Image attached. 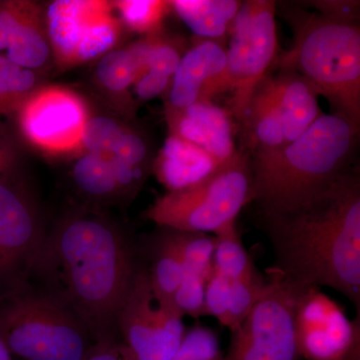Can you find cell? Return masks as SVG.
I'll return each instance as SVG.
<instances>
[{
	"mask_svg": "<svg viewBox=\"0 0 360 360\" xmlns=\"http://www.w3.org/2000/svg\"><path fill=\"white\" fill-rule=\"evenodd\" d=\"M139 266L117 225L72 213L45 232L25 278L77 315L94 340H112Z\"/></svg>",
	"mask_w": 360,
	"mask_h": 360,
	"instance_id": "6da1fadb",
	"label": "cell"
},
{
	"mask_svg": "<svg viewBox=\"0 0 360 360\" xmlns=\"http://www.w3.org/2000/svg\"><path fill=\"white\" fill-rule=\"evenodd\" d=\"M274 266L307 288H329L360 311V176L350 168L321 193L262 215Z\"/></svg>",
	"mask_w": 360,
	"mask_h": 360,
	"instance_id": "7a4b0ae2",
	"label": "cell"
},
{
	"mask_svg": "<svg viewBox=\"0 0 360 360\" xmlns=\"http://www.w3.org/2000/svg\"><path fill=\"white\" fill-rule=\"evenodd\" d=\"M359 134L345 118L323 113L281 150L251 158V202L260 217L295 207L350 169Z\"/></svg>",
	"mask_w": 360,
	"mask_h": 360,
	"instance_id": "3957f363",
	"label": "cell"
},
{
	"mask_svg": "<svg viewBox=\"0 0 360 360\" xmlns=\"http://www.w3.org/2000/svg\"><path fill=\"white\" fill-rule=\"evenodd\" d=\"M295 4H277L293 40L276 66L304 77L319 96L326 97L333 113L359 131V21L328 18Z\"/></svg>",
	"mask_w": 360,
	"mask_h": 360,
	"instance_id": "277c9868",
	"label": "cell"
},
{
	"mask_svg": "<svg viewBox=\"0 0 360 360\" xmlns=\"http://www.w3.org/2000/svg\"><path fill=\"white\" fill-rule=\"evenodd\" d=\"M0 340L25 360H84L96 341L77 315L25 278L0 292Z\"/></svg>",
	"mask_w": 360,
	"mask_h": 360,
	"instance_id": "5b68a950",
	"label": "cell"
},
{
	"mask_svg": "<svg viewBox=\"0 0 360 360\" xmlns=\"http://www.w3.org/2000/svg\"><path fill=\"white\" fill-rule=\"evenodd\" d=\"M251 193L252 160L240 148L205 181L156 198L143 217L163 229L215 234L236 221L251 202Z\"/></svg>",
	"mask_w": 360,
	"mask_h": 360,
	"instance_id": "8992f818",
	"label": "cell"
},
{
	"mask_svg": "<svg viewBox=\"0 0 360 360\" xmlns=\"http://www.w3.org/2000/svg\"><path fill=\"white\" fill-rule=\"evenodd\" d=\"M264 295L248 316L231 331L229 352L220 360H300L295 309L303 286L277 267L265 270Z\"/></svg>",
	"mask_w": 360,
	"mask_h": 360,
	"instance_id": "52a82bcc",
	"label": "cell"
},
{
	"mask_svg": "<svg viewBox=\"0 0 360 360\" xmlns=\"http://www.w3.org/2000/svg\"><path fill=\"white\" fill-rule=\"evenodd\" d=\"M277 2H243L234 20L227 49V92L232 116L241 123L257 87L269 77L278 58Z\"/></svg>",
	"mask_w": 360,
	"mask_h": 360,
	"instance_id": "ba28073f",
	"label": "cell"
},
{
	"mask_svg": "<svg viewBox=\"0 0 360 360\" xmlns=\"http://www.w3.org/2000/svg\"><path fill=\"white\" fill-rule=\"evenodd\" d=\"M113 4L97 0H56L45 13L51 52L61 68H72L112 51L122 35Z\"/></svg>",
	"mask_w": 360,
	"mask_h": 360,
	"instance_id": "9c48e42d",
	"label": "cell"
},
{
	"mask_svg": "<svg viewBox=\"0 0 360 360\" xmlns=\"http://www.w3.org/2000/svg\"><path fill=\"white\" fill-rule=\"evenodd\" d=\"M184 319L174 305L158 302L139 265L117 319V333L134 359L170 360L186 333Z\"/></svg>",
	"mask_w": 360,
	"mask_h": 360,
	"instance_id": "30bf717a",
	"label": "cell"
},
{
	"mask_svg": "<svg viewBox=\"0 0 360 360\" xmlns=\"http://www.w3.org/2000/svg\"><path fill=\"white\" fill-rule=\"evenodd\" d=\"M295 336L300 360H360V315L349 319L319 288L298 296Z\"/></svg>",
	"mask_w": 360,
	"mask_h": 360,
	"instance_id": "8fae6325",
	"label": "cell"
},
{
	"mask_svg": "<svg viewBox=\"0 0 360 360\" xmlns=\"http://www.w3.org/2000/svg\"><path fill=\"white\" fill-rule=\"evenodd\" d=\"M16 115L23 137L44 153L65 155L82 148L89 110L72 90L58 85L33 90Z\"/></svg>",
	"mask_w": 360,
	"mask_h": 360,
	"instance_id": "7c38bea8",
	"label": "cell"
},
{
	"mask_svg": "<svg viewBox=\"0 0 360 360\" xmlns=\"http://www.w3.org/2000/svg\"><path fill=\"white\" fill-rule=\"evenodd\" d=\"M9 174L0 175V292L25 278L45 236L32 196Z\"/></svg>",
	"mask_w": 360,
	"mask_h": 360,
	"instance_id": "4fadbf2b",
	"label": "cell"
},
{
	"mask_svg": "<svg viewBox=\"0 0 360 360\" xmlns=\"http://www.w3.org/2000/svg\"><path fill=\"white\" fill-rule=\"evenodd\" d=\"M224 42L195 39L184 56L170 84L167 104L186 108L212 101L227 92V49Z\"/></svg>",
	"mask_w": 360,
	"mask_h": 360,
	"instance_id": "5bb4252c",
	"label": "cell"
},
{
	"mask_svg": "<svg viewBox=\"0 0 360 360\" xmlns=\"http://www.w3.org/2000/svg\"><path fill=\"white\" fill-rule=\"evenodd\" d=\"M45 20L37 4L0 1V54L20 68H41L51 56Z\"/></svg>",
	"mask_w": 360,
	"mask_h": 360,
	"instance_id": "9a60e30c",
	"label": "cell"
},
{
	"mask_svg": "<svg viewBox=\"0 0 360 360\" xmlns=\"http://www.w3.org/2000/svg\"><path fill=\"white\" fill-rule=\"evenodd\" d=\"M232 118L229 110L212 101H200L186 108H175L165 103L169 134L198 146L220 163L231 160L238 150Z\"/></svg>",
	"mask_w": 360,
	"mask_h": 360,
	"instance_id": "2e32d148",
	"label": "cell"
},
{
	"mask_svg": "<svg viewBox=\"0 0 360 360\" xmlns=\"http://www.w3.org/2000/svg\"><path fill=\"white\" fill-rule=\"evenodd\" d=\"M224 165L198 146L169 134L153 161V172L167 193H172L205 181Z\"/></svg>",
	"mask_w": 360,
	"mask_h": 360,
	"instance_id": "e0dca14e",
	"label": "cell"
},
{
	"mask_svg": "<svg viewBox=\"0 0 360 360\" xmlns=\"http://www.w3.org/2000/svg\"><path fill=\"white\" fill-rule=\"evenodd\" d=\"M267 79L283 117L286 146L323 115L319 108V96L311 84L295 71L278 70Z\"/></svg>",
	"mask_w": 360,
	"mask_h": 360,
	"instance_id": "ac0fdd59",
	"label": "cell"
},
{
	"mask_svg": "<svg viewBox=\"0 0 360 360\" xmlns=\"http://www.w3.org/2000/svg\"><path fill=\"white\" fill-rule=\"evenodd\" d=\"M267 77L257 87L241 122L255 153L252 160L272 155L285 146L283 117Z\"/></svg>",
	"mask_w": 360,
	"mask_h": 360,
	"instance_id": "d6986e66",
	"label": "cell"
},
{
	"mask_svg": "<svg viewBox=\"0 0 360 360\" xmlns=\"http://www.w3.org/2000/svg\"><path fill=\"white\" fill-rule=\"evenodd\" d=\"M170 9L198 39L226 42L243 1L238 0H174Z\"/></svg>",
	"mask_w": 360,
	"mask_h": 360,
	"instance_id": "ffe728a7",
	"label": "cell"
},
{
	"mask_svg": "<svg viewBox=\"0 0 360 360\" xmlns=\"http://www.w3.org/2000/svg\"><path fill=\"white\" fill-rule=\"evenodd\" d=\"M162 229L151 245L148 271L151 288L158 302L172 305L175 291L184 277V264L175 232Z\"/></svg>",
	"mask_w": 360,
	"mask_h": 360,
	"instance_id": "44dd1931",
	"label": "cell"
},
{
	"mask_svg": "<svg viewBox=\"0 0 360 360\" xmlns=\"http://www.w3.org/2000/svg\"><path fill=\"white\" fill-rule=\"evenodd\" d=\"M213 236V269L217 274L233 281L257 271L255 262L243 245L236 221L225 225Z\"/></svg>",
	"mask_w": 360,
	"mask_h": 360,
	"instance_id": "7402d4cb",
	"label": "cell"
},
{
	"mask_svg": "<svg viewBox=\"0 0 360 360\" xmlns=\"http://www.w3.org/2000/svg\"><path fill=\"white\" fill-rule=\"evenodd\" d=\"M110 158L86 153L78 158L72 177L80 191L96 200L120 196Z\"/></svg>",
	"mask_w": 360,
	"mask_h": 360,
	"instance_id": "603a6c76",
	"label": "cell"
},
{
	"mask_svg": "<svg viewBox=\"0 0 360 360\" xmlns=\"http://www.w3.org/2000/svg\"><path fill=\"white\" fill-rule=\"evenodd\" d=\"M142 73L141 63L129 47L108 51L99 59L96 77L108 91L123 94Z\"/></svg>",
	"mask_w": 360,
	"mask_h": 360,
	"instance_id": "cb8c5ba5",
	"label": "cell"
},
{
	"mask_svg": "<svg viewBox=\"0 0 360 360\" xmlns=\"http://www.w3.org/2000/svg\"><path fill=\"white\" fill-rule=\"evenodd\" d=\"M37 77L0 54V120L16 115L33 92Z\"/></svg>",
	"mask_w": 360,
	"mask_h": 360,
	"instance_id": "d4e9b609",
	"label": "cell"
},
{
	"mask_svg": "<svg viewBox=\"0 0 360 360\" xmlns=\"http://www.w3.org/2000/svg\"><path fill=\"white\" fill-rule=\"evenodd\" d=\"M130 49L141 63L142 73L150 70L170 78L174 77L184 54L174 41L161 37V32L148 35Z\"/></svg>",
	"mask_w": 360,
	"mask_h": 360,
	"instance_id": "484cf974",
	"label": "cell"
},
{
	"mask_svg": "<svg viewBox=\"0 0 360 360\" xmlns=\"http://www.w3.org/2000/svg\"><path fill=\"white\" fill-rule=\"evenodd\" d=\"M112 4L123 25L148 37L161 32L170 11L169 1L162 0H120Z\"/></svg>",
	"mask_w": 360,
	"mask_h": 360,
	"instance_id": "4316f807",
	"label": "cell"
},
{
	"mask_svg": "<svg viewBox=\"0 0 360 360\" xmlns=\"http://www.w3.org/2000/svg\"><path fill=\"white\" fill-rule=\"evenodd\" d=\"M174 231L184 264V276L189 274L210 279L214 271V236L202 232Z\"/></svg>",
	"mask_w": 360,
	"mask_h": 360,
	"instance_id": "83f0119b",
	"label": "cell"
},
{
	"mask_svg": "<svg viewBox=\"0 0 360 360\" xmlns=\"http://www.w3.org/2000/svg\"><path fill=\"white\" fill-rule=\"evenodd\" d=\"M265 286V276L258 270L238 281H231V300L224 328L231 333L243 323L264 295Z\"/></svg>",
	"mask_w": 360,
	"mask_h": 360,
	"instance_id": "f1b7e54d",
	"label": "cell"
},
{
	"mask_svg": "<svg viewBox=\"0 0 360 360\" xmlns=\"http://www.w3.org/2000/svg\"><path fill=\"white\" fill-rule=\"evenodd\" d=\"M123 131L122 127L112 118L89 117L82 134V148L86 153L110 158Z\"/></svg>",
	"mask_w": 360,
	"mask_h": 360,
	"instance_id": "f546056e",
	"label": "cell"
},
{
	"mask_svg": "<svg viewBox=\"0 0 360 360\" xmlns=\"http://www.w3.org/2000/svg\"><path fill=\"white\" fill-rule=\"evenodd\" d=\"M222 355L217 333L205 326H196L186 330L170 360H220Z\"/></svg>",
	"mask_w": 360,
	"mask_h": 360,
	"instance_id": "4dcf8cb0",
	"label": "cell"
},
{
	"mask_svg": "<svg viewBox=\"0 0 360 360\" xmlns=\"http://www.w3.org/2000/svg\"><path fill=\"white\" fill-rule=\"evenodd\" d=\"M205 277L184 274L179 288L172 298V305L182 316L200 319L205 316V295L206 283Z\"/></svg>",
	"mask_w": 360,
	"mask_h": 360,
	"instance_id": "1f68e13d",
	"label": "cell"
},
{
	"mask_svg": "<svg viewBox=\"0 0 360 360\" xmlns=\"http://www.w3.org/2000/svg\"><path fill=\"white\" fill-rule=\"evenodd\" d=\"M231 300V281L213 271L206 283L205 316H212L225 326Z\"/></svg>",
	"mask_w": 360,
	"mask_h": 360,
	"instance_id": "d6a6232c",
	"label": "cell"
},
{
	"mask_svg": "<svg viewBox=\"0 0 360 360\" xmlns=\"http://www.w3.org/2000/svg\"><path fill=\"white\" fill-rule=\"evenodd\" d=\"M112 156L132 167L148 168L149 160L148 141L137 132L124 130L113 149Z\"/></svg>",
	"mask_w": 360,
	"mask_h": 360,
	"instance_id": "836d02e7",
	"label": "cell"
},
{
	"mask_svg": "<svg viewBox=\"0 0 360 360\" xmlns=\"http://www.w3.org/2000/svg\"><path fill=\"white\" fill-rule=\"evenodd\" d=\"M298 6L309 7L315 13L338 20L359 21L360 2L355 0H314L296 2Z\"/></svg>",
	"mask_w": 360,
	"mask_h": 360,
	"instance_id": "e575fe53",
	"label": "cell"
},
{
	"mask_svg": "<svg viewBox=\"0 0 360 360\" xmlns=\"http://www.w3.org/2000/svg\"><path fill=\"white\" fill-rule=\"evenodd\" d=\"M172 78L148 70L134 82V92L141 101H151L170 86Z\"/></svg>",
	"mask_w": 360,
	"mask_h": 360,
	"instance_id": "d590c367",
	"label": "cell"
},
{
	"mask_svg": "<svg viewBox=\"0 0 360 360\" xmlns=\"http://www.w3.org/2000/svg\"><path fill=\"white\" fill-rule=\"evenodd\" d=\"M84 360H134L127 347L115 338L94 343Z\"/></svg>",
	"mask_w": 360,
	"mask_h": 360,
	"instance_id": "8d00e7d4",
	"label": "cell"
},
{
	"mask_svg": "<svg viewBox=\"0 0 360 360\" xmlns=\"http://www.w3.org/2000/svg\"><path fill=\"white\" fill-rule=\"evenodd\" d=\"M15 160L13 149L0 136V175L11 174Z\"/></svg>",
	"mask_w": 360,
	"mask_h": 360,
	"instance_id": "74e56055",
	"label": "cell"
},
{
	"mask_svg": "<svg viewBox=\"0 0 360 360\" xmlns=\"http://www.w3.org/2000/svg\"><path fill=\"white\" fill-rule=\"evenodd\" d=\"M0 360H14L13 355L11 354L1 340H0Z\"/></svg>",
	"mask_w": 360,
	"mask_h": 360,
	"instance_id": "f35d334b",
	"label": "cell"
}]
</instances>
